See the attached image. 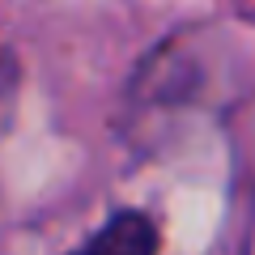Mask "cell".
<instances>
[{
  "instance_id": "cell-1",
  "label": "cell",
  "mask_w": 255,
  "mask_h": 255,
  "mask_svg": "<svg viewBox=\"0 0 255 255\" xmlns=\"http://www.w3.org/2000/svg\"><path fill=\"white\" fill-rule=\"evenodd\" d=\"M73 255H157V230L140 213H115L81 251Z\"/></svg>"
}]
</instances>
